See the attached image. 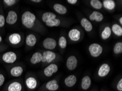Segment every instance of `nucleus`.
Wrapping results in <instances>:
<instances>
[{"mask_svg":"<svg viewBox=\"0 0 122 91\" xmlns=\"http://www.w3.org/2000/svg\"><path fill=\"white\" fill-rule=\"evenodd\" d=\"M88 50L91 56L97 58L102 53L103 48L100 44L94 43L89 46Z\"/></svg>","mask_w":122,"mask_h":91,"instance_id":"obj_2","label":"nucleus"},{"mask_svg":"<svg viewBox=\"0 0 122 91\" xmlns=\"http://www.w3.org/2000/svg\"><path fill=\"white\" fill-rule=\"evenodd\" d=\"M8 41L12 45H18L21 41V36L19 33H13L8 37Z\"/></svg>","mask_w":122,"mask_h":91,"instance_id":"obj_12","label":"nucleus"},{"mask_svg":"<svg viewBox=\"0 0 122 91\" xmlns=\"http://www.w3.org/2000/svg\"></svg>","mask_w":122,"mask_h":91,"instance_id":"obj_39","label":"nucleus"},{"mask_svg":"<svg viewBox=\"0 0 122 91\" xmlns=\"http://www.w3.org/2000/svg\"><path fill=\"white\" fill-rule=\"evenodd\" d=\"M81 25L86 32H91L93 30V27L91 22L86 18H83L81 20Z\"/></svg>","mask_w":122,"mask_h":91,"instance_id":"obj_17","label":"nucleus"},{"mask_svg":"<svg viewBox=\"0 0 122 91\" xmlns=\"http://www.w3.org/2000/svg\"><path fill=\"white\" fill-rule=\"evenodd\" d=\"M24 69L21 66H15L10 70V74L14 77H20L23 73Z\"/></svg>","mask_w":122,"mask_h":91,"instance_id":"obj_19","label":"nucleus"},{"mask_svg":"<svg viewBox=\"0 0 122 91\" xmlns=\"http://www.w3.org/2000/svg\"><path fill=\"white\" fill-rule=\"evenodd\" d=\"M56 18V15L54 13L47 12L44 13L42 15V20L44 23H46L50 20Z\"/></svg>","mask_w":122,"mask_h":91,"instance_id":"obj_24","label":"nucleus"},{"mask_svg":"<svg viewBox=\"0 0 122 91\" xmlns=\"http://www.w3.org/2000/svg\"><path fill=\"white\" fill-rule=\"evenodd\" d=\"M25 85L30 90H34L37 87V80L34 77L30 76L27 77L25 80Z\"/></svg>","mask_w":122,"mask_h":91,"instance_id":"obj_9","label":"nucleus"},{"mask_svg":"<svg viewBox=\"0 0 122 91\" xmlns=\"http://www.w3.org/2000/svg\"><path fill=\"white\" fill-rule=\"evenodd\" d=\"M66 2H67L68 3H69V4L73 5L76 4L78 1H77V0H67Z\"/></svg>","mask_w":122,"mask_h":91,"instance_id":"obj_35","label":"nucleus"},{"mask_svg":"<svg viewBox=\"0 0 122 91\" xmlns=\"http://www.w3.org/2000/svg\"><path fill=\"white\" fill-rule=\"evenodd\" d=\"M45 24L46 26L49 27H58L61 25V20L58 18H55L50 20Z\"/></svg>","mask_w":122,"mask_h":91,"instance_id":"obj_27","label":"nucleus"},{"mask_svg":"<svg viewBox=\"0 0 122 91\" xmlns=\"http://www.w3.org/2000/svg\"><path fill=\"white\" fill-rule=\"evenodd\" d=\"M103 7L108 10H112L116 8V4L113 0H104L102 2Z\"/></svg>","mask_w":122,"mask_h":91,"instance_id":"obj_23","label":"nucleus"},{"mask_svg":"<svg viewBox=\"0 0 122 91\" xmlns=\"http://www.w3.org/2000/svg\"><path fill=\"white\" fill-rule=\"evenodd\" d=\"M113 53L115 54H120L122 53V42H117L114 45L113 49Z\"/></svg>","mask_w":122,"mask_h":91,"instance_id":"obj_30","label":"nucleus"},{"mask_svg":"<svg viewBox=\"0 0 122 91\" xmlns=\"http://www.w3.org/2000/svg\"><path fill=\"white\" fill-rule=\"evenodd\" d=\"M53 9L57 13L61 15H64L67 13V8L60 3H55L53 5Z\"/></svg>","mask_w":122,"mask_h":91,"instance_id":"obj_22","label":"nucleus"},{"mask_svg":"<svg viewBox=\"0 0 122 91\" xmlns=\"http://www.w3.org/2000/svg\"><path fill=\"white\" fill-rule=\"evenodd\" d=\"M46 88L49 91H56L59 88V85L56 80H51L46 83Z\"/></svg>","mask_w":122,"mask_h":91,"instance_id":"obj_16","label":"nucleus"},{"mask_svg":"<svg viewBox=\"0 0 122 91\" xmlns=\"http://www.w3.org/2000/svg\"><path fill=\"white\" fill-rule=\"evenodd\" d=\"M5 17L3 15L0 14V28H2L5 25Z\"/></svg>","mask_w":122,"mask_h":91,"instance_id":"obj_32","label":"nucleus"},{"mask_svg":"<svg viewBox=\"0 0 122 91\" xmlns=\"http://www.w3.org/2000/svg\"><path fill=\"white\" fill-rule=\"evenodd\" d=\"M56 58V54L54 52L51 50H47L44 51L42 53V62L43 63H50L53 62Z\"/></svg>","mask_w":122,"mask_h":91,"instance_id":"obj_4","label":"nucleus"},{"mask_svg":"<svg viewBox=\"0 0 122 91\" xmlns=\"http://www.w3.org/2000/svg\"><path fill=\"white\" fill-rule=\"evenodd\" d=\"M90 5L92 7L97 10L101 9L103 7L102 2L99 0H91L90 1Z\"/></svg>","mask_w":122,"mask_h":91,"instance_id":"obj_28","label":"nucleus"},{"mask_svg":"<svg viewBox=\"0 0 122 91\" xmlns=\"http://www.w3.org/2000/svg\"><path fill=\"white\" fill-rule=\"evenodd\" d=\"M2 41V37L0 36V43H1Z\"/></svg>","mask_w":122,"mask_h":91,"instance_id":"obj_38","label":"nucleus"},{"mask_svg":"<svg viewBox=\"0 0 122 91\" xmlns=\"http://www.w3.org/2000/svg\"><path fill=\"white\" fill-rule=\"evenodd\" d=\"M18 20V14L14 10L9 11L5 18V22L10 25H14Z\"/></svg>","mask_w":122,"mask_h":91,"instance_id":"obj_10","label":"nucleus"},{"mask_svg":"<svg viewBox=\"0 0 122 91\" xmlns=\"http://www.w3.org/2000/svg\"><path fill=\"white\" fill-rule=\"evenodd\" d=\"M42 61V53L40 52H36L30 58V63L33 65L40 63Z\"/></svg>","mask_w":122,"mask_h":91,"instance_id":"obj_21","label":"nucleus"},{"mask_svg":"<svg viewBox=\"0 0 122 91\" xmlns=\"http://www.w3.org/2000/svg\"><path fill=\"white\" fill-rule=\"evenodd\" d=\"M37 39L34 34L31 33L27 35L25 38V43L26 45L29 47H33L36 45Z\"/></svg>","mask_w":122,"mask_h":91,"instance_id":"obj_20","label":"nucleus"},{"mask_svg":"<svg viewBox=\"0 0 122 91\" xmlns=\"http://www.w3.org/2000/svg\"><path fill=\"white\" fill-rule=\"evenodd\" d=\"M36 16L30 11H26L21 15V23L24 26L31 29L35 26Z\"/></svg>","mask_w":122,"mask_h":91,"instance_id":"obj_1","label":"nucleus"},{"mask_svg":"<svg viewBox=\"0 0 122 91\" xmlns=\"http://www.w3.org/2000/svg\"><path fill=\"white\" fill-rule=\"evenodd\" d=\"M92 85V79L89 76L86 75L81 80V88L83 90H88Z\"/></svg>","mask_w":122,"mask_h":91,"instance_id":"obj_18","label":"nucleus"},{"mask_svg":"<svg viewBox=\"0 0 122 91\" xmlns=\"http://www.w3.org/2000/svg\"><path fill=\"white\" fill-rule=\"evenodd\" d=\"M111 70V67L106 63L101 64L97 72V75L100 77H106L110 73Z\"/></svg>","mask_w":122,"mask_h":91,"instance_id":"obj_8","label":"nucleus"},{"mask_svg":"<svg viewBox=\"0 0 122 91\" xmlns=\"http://www.w3.org/2000/svg\"><path fill=\"white\" fill-rule=\"evenodd\" d=\"M3 2L8 7H11L15 4L17 1L15 0H4Z\"/></svg>","mask_w":122,"mask_h":91,"instance_id":"obj_31","label":"nucleus"},{"mask_svg":"<svg viewBox=\"0 0 122 91\" xmlns=\"http://www.w3.org/2000/svg\"><path fill=\"white\" fill-rule=\"evenodd\" d=\"M5 82V77L2 74L0 73V87H1Z\"/></svg>","mask_w":122,"mask_h":91,"instance_id":"obj_34","label":"nucleus"},{"mask_svg":"<svg viewBox=\"0 0 122 91\" xmlns=\"http://www.w3.org/2000/svg\"><path fill=\"white\" fill-rule=\"evenodd\" d=\"M58 44L59 47H60L61 49H65V48L67 47V42L65 37L64 36H61L59 39Z\"/></svg>","mask_w":122,"mask_h":91,"instance_id":"obj_29","label":"nucleus"},{"mask_svg":"<svg viewBox=\"0 0 122 91\" xmlns=\"http://www.w3.org/2000/svg\"><path fill=\"white\" fill-rule=\"evenodd\" d=\"M119 24H120V25H121V26L122 25V17L121 16V18H119Z\"/></svg>","mask_w":122,"mask_h":91,"instance_id":"obj_37","label":"nucleus"},{"mask_svg":"<svg viewBox=\"0 0 122 91\" xmlns=\"http://www.w3.org/2000/svg\"><path fill=\"white\" fill-rule=\"evenodd\" d=\"M43 46L48 50H54L56 47L57 42L55 39L51 37L46 38L43 41Z\"/></svg>","mask_w":122,"mask_h":91,"instance_id":"obj_7","label":"nucleus"},{"mask_svg":"<svg viewBox=\"0 0 122 91\" xmlns=\"http://www.w3.org/2000/svg\"><path fill=\"white\" fill-rule=\"evenodd\" d=\"M59 70V67L56 64L51 63L43 70V74L46 77H51L53 74L56 73Z\"/></svg>","mask_w":122,"mask_h":91,"instance_id":"obj_6","label":"nucleus"},{"mask_svg":"<svg viewBox=\"0 0 122 91\" xmlns=\"http://www.w3.org/2000/svg\"><path fill=\"white\" fill-rule=\"evenodd\" d=\"M112 34V31L110 27L107 26L105 27L104 29H103V30L101 32V38H102L103 40H107L110 38Z\"/></svg>","mask_w":122,"mask_h":91,"instance_id":"obj_26","label":"nucleus"},{"mask_svg":"<svg viewBox=\"0 0 122 91\" xmlns=\"http://www.w3.org/2000/svg\"><path fill=\"white\" fill-rule=\"evenodd\" d=\"M7 90V91H22L23 86L19 81H13L8 85Z\"/></svg>","mask_w":122,"mask_h":91,"instance_id":"obj_15","label":"nucleus"},{"mask_svg":"<svg viewBox=\"0 0 122 91\" xmlns=\"http://www.w3.org/2000/svg\"><path fill=\"white\" fill-rule=\"evenodd\" d=\"M89 19L91 21L99 23L103 20V15L101 13L97 10H94L89 16Z\"/></svg>","mask_w":122,"mask_h":91,"instance_id":"obj_14","label":"nucleus"},{"mask_svg":"<svg viewBox=\"0 0 122 91\" xmlns=\"http://www.w3.org/2000/svg\"><path fill=\"white\" fill-rule=\"evenodd\" d=\"M31 2H34V3H40L41 2H42V1L41 0H32Z\"/></svg>","mask_w":122,"mask_h":91,"instance_id":"obj_36","label":"nucleus"},{"mask_svg":"<svg viewBox=\"0 0 122 91\" xmlns=\"http://www.w3.org/2000/svg\"><path fill=\"white\" fill-rule=\"evenodd\" d=\"M77 79L75 75H70L64 80V83L65 86L69 88L73 87L77 82Z\"/></svg>","mask_w":122,"mask_h":91,"instance_id":"obj_13","label":"nucleus"},{"mask_svg":"<svg viewBox=\"0 0 122 91\" xmlns=\"http://www.w3.org/2000/svg\"><path fill=\"white\" fill-rule=\"evenodd\" d=\"M2 59L5 63L12 64L17 59V55L14 52L7 51L3 53L2 56Z\"/></svg>","mask_w":122,"mask_h":91,"instance_id":"obj_3","label":"nucleus"},{"mask_svg":"<svg viewBox=\"0 0 122 91\" xmlns=\"http://www.w3.org/2000/svg\"><path fill=\"white\" fill-rule=\"evenodd\" d=\"M68 36L70 39L72 40V41L77 42L81 38V31L77 29H72L68 32Z\"/></svg>","mask_w":122,"mask_h":91,"instance_id":"obj_11","label":"nucleus"},{"mask_svg":"<svg viewBox=\"0 0 122 91\" xmlns=\"http://www.w3.org/2000/svg\"><path fill=\"white\" fill-rule=\"evenodd\" d=\"M117 90L118 91H122V79L118 81V82L117 84Z\"/></svg>","mask_w":122,"mask_h":91,"instance_id":"obj_33","label":"nucleus"},{"mask_svg":"<svg viewBox=\"0 0 122 91\" xmlns=\"http://www.w3.org/2000/svg\"><path fill=\"white\" fill-rule=\"evenodd\" d=\"M111 29L112 32L118 37H121L122 36V27L121 25L117 24H114L112 26Z\"/></svg>","mask_w":122,"mask_h":91,"instance_id":"obj_25","label":"nucleus"},{"mask_svg":"<svg viewBox=\"0 0 122 91\" xmlns=\"http://www.w3.org/2000/svg\"><path fill=\"white\" fill-rule=\"evenodd\" d=\"M78 65V59L74 55H71L68 57L66 61V66L68 70L70 71L74 70L77 68Z\"/></svg>","mask_w":122,"mask_h":91,"instance_id":"obj_5","label":"nucleus"}]
</instances>
